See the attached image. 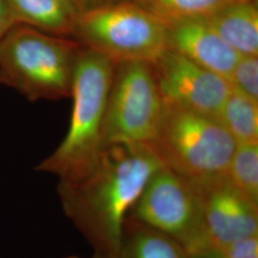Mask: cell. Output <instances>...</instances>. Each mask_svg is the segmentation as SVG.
I'll list each match as a JSON object with an SVG mask.
<instances>
[{
    "mask_svg": "<svg viewBox=\"0 0 258 258\" xmlns=\"http://www.w3.org/2000/svg\"><path fill=\"white\" fill-rule=\"evenodd\" d=\"M228 177L255 203L258 201V144H237Z\"/></svg>",
    "mask_w": 258,
    "mask_h": 258,
    "instance_id": "obj_16",
    "label": "cell"
},
{
    "mask_svg": "<svg viewBox=\"0 0 258 258\" xmlns=\"http://www.w3.org/2000/svg\"><path fill=\"white\" fill-rule=\"evenodd\" d=\"M16 24L58 37L73 38L83 0H7Z\"/></svg>",
    "mask_w": 258,
    "mask_h": 258,
    "instance_id": "obj_11",
    "label": "cell"
},
{
    "mask_svg": "<svg viewBox=\"0 0 258 258\" xmlns=\"http://www.w3.org/2000/svg\"><path fill=\"white\" fill-rule=\"evenodd\" d=\"M218 119L236 144H258V102L231 87Z\"/></svg>",
    "mask_w": 258,
    "mask_h": 258,
    "instance_id": "obj_14",
    "label": "cell"
},
{
    "mask_svg": "<svg viewBox=\"0 0 258 258\" xmlns=\"http://www.w3.org/2000/svg\"><path fill=\"white\" fill-rule=\"evenodd\" d=\"M164 108L150 63H116L103 121L104 145H150L156 138Z\"/></svg>",
    "mask_w": 258,
    "mask_h": 258,
    "instance_id": "obj_6",
    "label": "cell"
},
{
    "mask_svg": "<svg viewBox=\"0 0 258 258\" xmlns=\"http://www.w3.org/2000/svg\"><path fill=\"white\" fill-rule=\"evenodd\" d=\"M166 23L167 48L228 82L241 55L219 37L204 19Z\"/></svg>",
    "mask_w": 258,
    "mask_h": 258,
    "instance_id": "obj_10",
    "label": "cell"
},
{
    "mask_svg": "<svg viewBox=\"0 0 258 258\" xmlns=\"http://www.w3.org/2000/svg\"><path fill=\"white\" fill-rule=\"evenodd\" d=\"M220 250L225 258H258V236L234 241Z\"/></svg>",
    "mask_w": 258,
    "mask_h": 258,
    "instance_id": "obj_18",
    "label": "cell"
},
{
    "mask_svg": "<svg viewBox=\"0 0 258 258\" xmlns=\"http://www.w3.org/2000/svg\"><path fill=\"white\" fill-rule=\"evenodd\" d=\"M85 3V6L87 5H93L98 3H103V2H110V1H117V0H83Z\"/></svg>",
    "mask_w": 258,
    "mask_h": 258,
    "instance_id": "obj_21",
    "label": "cell"
},
{
    "mask_svg": "<svg viewBox=\"0 0 258 258\" xmlns=\"http://www.w3.org/2000/svg\"><path fill=\"white\" fill-rule=\"evenodd\" d=\"M130 212L134 220L177 241L185 254L214 247L194 188L165 166L151 177Z\"/></svg>",
    "mask_w": 258,
    "mask_h": 258,
    "instance_id": "obj_7",
    "label": "cell"
},
{
    "mask_svg": "<svg viewBox=\"0 0 258 258\" xmlns=\"http://www.w3.org/2000/svg\"><path fill=\"white\" fill-rule=\"evenodd\" d=\"M165 22L205 19L217 11L243 0H131Z\"/></svg>",
    "mask_w": 258,
    "mask_h": 258,
    "instance_id": "obj_15",
    "label": "cell"
},
{
    "mask_svg": "<svg viewBox=\"0 0 258 258\" xmlns=\"http://www.w3.org/2000/svg\"><path fill=\"white\" fill-rule=\"evenodd\" d=\"M186 258H225L220 249L211 247L209 249H203L194 253L186 254Z\"/></svg>",
    "mask_w": 258,
    "mask_h": 258,
    "instance_id": "obj_20",
    "label": "cell"
},
{
    "mask_svg": "<svg viewBox=\"0 0 258 258\" xmlns=\"http://www.w3.org/2000/svg\"><path fill=\"white\" fill-rule=\"evenodd\" d=\"M73 39L115 63H153L167 49L166 23L131 0L84 7Z\"/></svg>",
    "mask_w": 258,
    "mask_h": 258,
    "instance_id": "obj_5",
    "label": "cell"
},
{
    "mask_svg": "<svg viewBox=\"0 0 258 258\" xmlns=\"http://www.w3.org/2000/svg\"><path fill=\"white\" fill-rule=\"evenodd\" d=\"M151 67L164 103L219 117L231 90L225 78L168 48Z\"/></svg>",
    "mask_w": 258,
    "mask_h": 258,
    "instance_id": "obj_8",
    "label": "cell"
},
{
    "mask_svg": "<svg viewBox=\"0 0 258 258\" xmlns=\"http://www.w3.org/2000/svg\"><path fill=\"white\" fill-rule=\"evenodd\" d=\"M204 19L240 55H258L257 0L235 2Z\"/></svg>",
    "mask_w": 258,
    "mask_h": 258,
    "instance_id": "obj_12",
    "label": "cell"
},
{
    "mask_svg": "<svg viewBox=\"0 0 258 258\" xmlns=\"http://www.w3.org/2000/svg\"><path fill=\"white\" fill-rule=\"evenodd\" d=\"M258 55H241L231 72V87L258 102Z\"/></svg>",
    "mask_w": 258,
    "mask_h": 258,
    "instance_id": "obj_17",
    "label": "cell"
},
{
    "mask_svg": "<svg viewBox=\"0 0 258 258\" xmlns=\"http://www.w3.org/2000/svg\"><path fill=\"white\" fill-rule=\"evenodd\" d=\"M14 25H16V21L8 1L0 0V42Z\"/></svg>",
    "mask_w": 258,
    "mask_h": 258,
    "instance_id": "obj_19",
    "label": "cell"
},
{
    "mask_svg": "<svg viewBox=\"0 0 258 258\" xmlns=\"http://www.w3.org/2000/svg\"><path fill=\"white\" fill-rule=\"evenodd\" d=\"M82 45L23 24L0 42V83L30 102L70 98Z\"/></svg>",
    "mask_w": 258,
    "mask_h": 258,
    "instance_id": "obj_3",
    "label": "cell"
},
{
    "mask_svg": "<svg viewBox=\"0 0 258 258\" xmlns=\"http://www.w3.org/2000/svg\"><path fill=\"white\" fill-rule=\"evenodd\" d=\"M198 197L212 245L224 249L234 241L258 234L257 203L228 175L189 183Z\"/></svg>",
    "mask_w": 258,
    "mask_h": 258,
    "instance_id": "obj_9",
    "label": "cell"
},
{
    "mask_svg": "<svg viewBox=\"0 0 258 258\" xmlns=\"http://www.w3.org/2000/svg\"><path fill=\"white\" fill-rule=\"evenodd\" d=\"M165 104L150 144L162 165L188 183L228 175L236 142L216 117Z\"/></svg>",
    "mask_w": 258,
    "mask_h": 258,
    "instance_id": "obj_4",
    "label": "cell"
},
{
    "mask_svg": "<svg viewBox=\"0 0 258 258\" xmlns=\"http://www.w3.org/2000/svg\"><path fill=\"white\" fill-rule=\"evenodd\" d=\"M115 65L105 55L82 46L70 96L69 127L55 151L37 165V171L71 182L91 169L104 147L103 121Z\"/></svg>",
    "mask_w": 258,
    "mask_h": 258,
    "instance_id": "obj_2",
    "label": "cell"
},
{
    "mask_svg": "<svg viewBox=\"0 0 258 258\" xmlns=\"http://www.w3.org/2000/svg\"><path fill=\"white\" fill-rule=\"evenodd\" d=\"M116 258H186V254L170 236L141 222L126 219Z\"/></svg>",
    "mask_w": 258,
    "mask_h": 258,
    "instance_id": "obj_13",
    "label": "cell"
},
{
    "mask_svg": "<svg viewBox=\"0 0 258 258\" xmlns=\"http://www.w3.org/2000/svg\"><path fill=\"white\" fill-rule=\"evenodd\" d=\"M65 258H80V257H77V256H69V257H65Z\"/></svg>",
    "mask_w": 258,
    "mask_h": 258,
    "instance_id": "obj_22",
    "label": "cell"
},
{
    "mask_svg": "<svg viewBox=\"0 0 258 258\" xmlns=\"http://www.w3.org/2000/svg\"><path fill=\"white\" fill-rule=\"evenodd\" d=\"M163 166L150 145L109 143L85 175L59 182L63 211L99 258L117 257L126 215Z\"/></svg>",
    "mask_w": 258,
    "mask_h": 258,
    "instance_id": "obj_1",
    "label": "cell"
}]
</instances>
